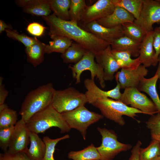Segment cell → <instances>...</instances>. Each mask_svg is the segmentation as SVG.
<instances>
[{
    "mask_svg": "<svg viewBox=\"0 0 160 160\" xmlns=\"http://www.w3.org/2000/svg\"><path fill=\"white\" fill-rule=\"evenodd\" d=\"M84 83L87 90L85 94L87 103L89 104L92 105L97 100L104 98H109L117 100L120 98L121 93L120 91V86L118 83L113 89L106 91L99 88L94 81L91 79H85Z\"/></svg>",
    "mask_w": 160,
    "mask_h": 160,
    "instance_id": "cell-15",
    "label": "cell"
},
{
    "mask_svg": "<svg viewBox=\"0 0 160 160\" xmlns=\"http://www.w3.org/2000/svg\"><path fill=\"white\" fill-rule=\"evenodd\" d=\"M45 45L39 40L30 46L26 47L27 61L34 67L39 65L44 61Z\"/></svg>",
    "mask_w": 160,
    "mask_h": 160,
    "instance_id": "cell-22",
    "label": "cell"
},
{
    "mask_svg": "<svg viewBox=\"0 0 160 160\" xmlns=\"http://www.w3.org/2000/svg\"><path fill=\"white\" fill-rule=\"evenodd\" d=\"M46 28L37 22H34L29 24L26 30L30 34L36 37H40L44 34Z\"/></svg>",
    "mask_w": 160,
    "mask_h": 160,
    "instance_id": "cell-38",
    "label": "cell"
},
{
    "mask_svg": "<svg viewBox=\"0 0 160 160\" xmlns=\"http://www.w3.org/2000/svg\"><path fill=\"white\" fill-rule=\"evenodd\" d=\"M116 7L124 9L132 14L135 19L138 18L142 7L143 0H113Z\"/></svg>",
    "mask_w": 160,
    "mask_h": 160,
    "instance_id": "cell-31",
    "label": "cell"
},
{
    "mask_svg": "<svg viewBox=\"0 0 160 160\" xmlns=\"http://www.w3.org/2000/svg\"><path fill=\"white\" fill-rule=\"evenodd\" d=\"M3 78L0 77V105L4 103L5 101L7 96L8 92L5 88L4 85L2 84Z\"/></svg>",
    "mask_w": 160,
    "mask_h": 160,
    "instance_id": "cell-42",
    "label": "cell"
},
{
    "mask_svg": "<svg viewBox=\"0 0 160 160\" xmlns=\"http://www.w3.org/2000/svg\"><path fill=\"white\" fill-rule=\"evenodd\" d=\"M158 76L156 73L152 77L146 79L144 78L140 82L137 88L140 92L147 93L150 97L160 114V98L156 89V84Z\"/></svg>",
    "mask_w": 160,
    "mask_h": 160,
    "instance_id": "cell-19",
    "label": "cell"
},
{
    "mask_svg": "<svg viewBox=\"0 0 160 160\" xmlns=\"http://www.w3.org/2000/svg\"><path fill=\"white\" fill-rule=\"evenodd\" d=\"M87 103L85 93L73 87L61 90H55L51 105L60 113L72 111Z\"/></svg>",
    "mask_w": 160,
    "mask_h": 160,
    "instance_id": "cell-5",
    "label": "cell"
},
{
    "mask_svg": "<svg viewBox=\"0 0 160 160\" xmlns=\"http://www.w3.org/2000/svg\"><path fill=\"white\" fill-rule=\"evenodd\" d=\"M148 71L146 67L140 65L135 69L121 68L115 75L116 82L121 89L133 87L137 88L140 81L146 76Z\"/></svg>",
    "mask_w": 160,
    "mask_h": 160,
    "instance_id": "cell-12",
    "label": "cell"
},
{
    "mask_svg": "<svg viewBox=\"0 0 160 160\" xmlns=\"http://www.w3.org/2000/svg\"><path fill=\"white\" fill-rule=\"evenodd\" d=\"M12 29L11 25L7 24L3 21L0 20V33H1L3 31H5L7 29Z\"/></svg>",
    "mask_w": 160,
    "mask_h": 160,
    "instance_id": "cell-43",
    "label": "cell"
},
{
    "mask_svg": "<svg viewBox=\"0 0 160 160\" xmlns=\"http://www.w3.org/2000/svg\"><path fill=\"white\" fill-rule=\"evenodd\" d=\"M97 129L102 136V143L97 147L100 156V160H113L119 153L132 148L130 144L119 142L117 134L113 130L99 127Z\"/></svg>",
    "mask_w": 160,
    "mask_h": 160,
    "instance_id": "cell-7",
    "label": "cell"
},
{
    "mask_svg": "<svg viewBox=\"0 0 160 160\" xmlns=\"http://www.w3.org/2000/svg\"><path fill=\"white\" fill-rule=\"evenodd\" d=\"M68 157L73 160H100V156L97 147L91 144L81 150L70 152Z\"/></svg>",
    "mask_w": 160,
    "mask_h": 160,
    "instance_id": "cell-27",
    "label": "cell"
},
{
    "mask_svg": "<svg viewBox=\"0 0 160 160\" xmlns=\"http://www.w3.org/2000/svg\"><path fill=\"white\" fill-rule=\"evenodd\" d=\"M30 132L26 123L21 118L15 125L7 151L13 153H26L30 143Z\"/></svg>",
    "mask_w": 160,
    "mask_h": 160,
    "instance_id": "cell-11",
    "label": "cell"
},
{
    "mask_svg": "<svg viewBox=\"0 0 160 160\" xmlns=\"http://www.w3.org/2000/svg\"><path fill=\"white\" fill-rule=\"evenodd\" d=\"M89 51L81 45L74 42L61 55V57L65 63L75 64L79 61Z\"/></svg>",
    "mask_w": 160,
    "mask_h": 160,
    "instance_id": "cell-24",
    "label": "cell"
},
{
    "mask_svg": "<svg viewBox=\"0 0 160 160\" xmlns=\"http://www.w3.org/2000/svg\"><path fill=\"white\" fill-rule=\"evenodd\" d=\"M124 36L136 41L141 42L146 33L140 26L134 22H127L121 25Z\"/></svg>",
    "mask_w": 160,
    "mask_h": 160,
    "instance_id": "cell-29",
    "label": "cell"
},
{
    "mask_svg": "<svg viewBox=\"0 0 160 160\" xmlns=\"http://www.w3.org/2000/svg\"><path fill=\"white\" fill-rule=\"evenodd\" d=\"M152 140L147 147L140 148V160H154L160 156V142L155 139L152 138Z\"/></svg>",
    "mask_w": 160,
    "mask_h": 160,
    "instance_id": "cell-32",
    "label": "cell"
},
{
    "mask_svg": "<svg viewBox=\"0 0 160 160\" xmlns=\"http://www.w3.org/2000/svg\"><path fill=\"white\" fill-rule=\"evenodd\" d=\"M153 31V47L155 52V60L158 63V58L160 54V26L156 27Z\"/></svg>",
    "mask_w": 160,
    "mask_h": 160,
    "instance_id": "cell-40",
    "label": "cell"
},
{
    "mask_svg": "<svg viewBox=\"0 0 160 160\" xmlns=\"http://www.w3.org/2000/svg\"><path fill=\"white\" fill-rule=\"evenodd\" d=\"M152 138L155 139H160V137H151Z\"/></svg>",
    "mask_w": 160,
    "mask_h": 160,
    "instance_id": "cell-46",
    "label": "cell"
},
{
    "mask_svg": "<svg viewBox=\"0 0 160 160\" xmlns=\"http://www.w3.org/2000/svg\"><path fill=\"white\" fill-rule=\"evenodd\" d=\"M80 27L110 44L115 40L124 36L121 25L114 28H108L100 25L96 21H94L87 23H82Z\"/></svg>",
    "mask_w": 160,
    "mask_h": 160,
    "instance_id": "cell-14",
    "label": "cell"
},
{
    "mask_svg": "<svg viewBox=\"0 0 160 160\" xmlns=\"http://www.w3.org/2000/svg\"><path fill=\"white\" fill-rule=\"evenodd\" d=\"M142 143L140 140L137 141L131 151V154L129 160H140V151Z\"/></svg>",
    "mask_w": 160,
    "mask_h": 160,
    "instance_id": "cell-41",
    "label": "cell"
},
{
    "mask_svg": "<svg viewBox=\"0 0 160 160\" xmlns=\"http://www.w3.org/2000/svg\"><path fill=\"white\" fill-rule=\"evenodd\" d=\"M115 7L113 0H98L92 5L87 6L81 22L85 23L97 21L112 13Z\"/></svg>",
    "mask_w": 160,
    "mask_h": 160,
    "instance_id": "cell-13",
    "label": "cell"
},
{
    "mask_svg": "<svg viewBox=\"0 0 160 160\" xmlns=\"http://www.w3.org/2000/svg\"><path fill=\"white\" fill-rule=\"evenodd\" d=\"M147 33L141 42L138 57L141 64L145 67L156 66L158 63L155 60V52L153 47V31Z\"/></svg>",
    "mask_w": 160,
    "mask_h": 160,
    "instance_id": "cell-17",
    "label": "cell"
},
{
    "mask_svg": "<svg viewBox=\"0 0 160 160\" xmlns=\"http://www.w3.org/2000/svg\"><path fill=\"white\" fill-rule=\"evenodd\" d=\"M153 139V138H152ZM156 139V140H158L160 142V139Z\"/></svg>",
    "mask_w": 160,
    "mask_h": 160,
    "instance_id": "cell-48",
    "label": "cell"
},
{
    "mask_svg": "<svg viewBox=\"0 0 160 160\" xmlns=\"http://www.w3.org/2000/svg\"><path fill=\"white\" fill-rule=\"evenodd\" d=\"M14 128L15 126L0 128V147L4 152L7 151Z\"/></svg>",
    "mask_w": 160,
    "mask_h": 160,
    "instance_id": "cell-36",
    "label": "cell"
},
{
    "mask_svg": "<svg viewBox=\"0 0 160 160\" xmlns=\"http://www.w3.org/2000/svg\"><path fill=\"white\" fill-rule=\"evenodd\" d=\"M50 9L57 17L70 20L69 9L71 0H49Z\"/></svg>",
    "mask_w": 160,
    "mask_h": 160,
    "instance_id": "cell-28",
    "label": "cell"
},
{
    "mask_svg": "<svg viewBox=\"0 0 160 160\" xmlns=\"http://www.w3.org/2000/svg\"><path fill=\"white\" fill-rule=\"evenodd\" d=\"M23 8L25 13L42 17L49 15L51 11L49 0H30Z\"/></svg>",
    "mask_w": 160,
    "mask_h": 160,
    "instance_id": "cell-23",
    "label": "cell"
},
{
    "mask_svg": "<svg viewBox=\"0 0 160 160\" xmlns=\"http://www.w3.org/2000/svg\"><path fill=\"white\" fill-rule=\"evenodd\" d=\"M92 105L100 110L104 117L121 126L125 124L123 116L135 119L137 114H145L142 111L129 106L119 100L109 98L97 100Z\"/></svg>",
    "mask_w": 160,
    "mask_h": 160,
    "instance_id": "cell-4",
    "label": "cell"
},
{
    "mask_svg": "<svg viewBox=\"0 0 160 160\" xmlns=\"http://www.w3.org/2000/svg\"><path fill=\"white\" fill-rule=\"evenodd\" d=\"M84 0H71L69 9L70 20L78 23L87 7Z\"/></svg>",
    "mask_w": 160,
    "mask_h": 160,
    "instance_id": "cell-33",
    "label": "cell"
},
{
    "mask_svg": "<svg viewBox=\"0 0 160 160\" xmlns=\"http://www.w3.org/2000/svg\"><path fill=\"white\" fill-rule=\"evenodd\" d=\"M154 160H160V156L158 157Z\"/></svg>",
    "mask_w": 160,
    "mask_h": 160,
    "instance_id": "cell-47",
    "label": "cell"
},
{
    "mask_svg": "<svg viewBox=\"0 0 160 160\" xmlns=\"http://www.w3.org/2000/svg\"><path fill=\"white\" fill-rule=\"evenodd\" d=\"M134 23L141 27L146 33L153 30V25L160 23V0H143L139 18Z\"/></svg>",
    "mask_w": 160,
    "mask_h": 160,
    "instance_id": "cell-10",
    "label": "cell"
},
{
    "mask_svg": "<svg viewBox=\"0 0 160 160\" xmlns=\"http://www.w3.org/2000/svg\"><path fill=\"white\" fill-rule=\"evenodd\" d=\"M26 124L30 132L37 134L44 133L53 127L59 128L61 133L68 132L71 129L62 114L51 104L33 115Z\"/></svg>",
    "mask_w": 160,
    "mask_h": 160,
    "instance_id": "cell-3",
    "label": "cell"
},
{
    "mask_svg": "<svg viewBox=\"0 0 160 160\" xmlns=\"http://www.w3.org/2000/svg\"><path fill=\"white\" fill-rule=\"evenodd\" d=\"M95 60L94 53L89 51L78 63L69 66V68L71 70L73 77L76 79V84L81 82L80 77L82 73L88 70L91 73V79L94 81L95 77H97L101 87H105V84L103 69Z\"/></svg>",
    "mask_w": 160,
    "mask_h": 160,
    "instance_id": "cell-8",
    "label": "cell"
},
{
    "mask_svg": "<svg viewBox=\"0 0 160 160\" xmlns=\"http://www.w3.org/2000/svg\"><path fill=\"white\" fill-rule=\"evenodd\" d=\"M29 1L30 0H16L15 2L18 6L23 8L28 4Z\"/></svg>",
    "mask_w": 160,
    "mask_h": 160,
    "instance_id": "cell-44",
    "label": "cell"
},
{
    "mask_svg": "<svg viewBox=\"0 0 160 160\" xmlns=\"http://www.w3.org/2000/svg\"><path fill=\"white\" fill-rule=\"evenodd\" d=\"M30 145L25 153L32 160H42L46 151V145L38 134L30 131Z\"/></svg>",
    "mask_w": 160,
    "mask_h": 160,
    "instance_id": "cell-20",
    "label": "cell"
},
{
    "mask_svg": "<svg viewBox=\"0 0 160 160\" xmlns=\"http://www.w3.org/2000/svg\"><path fill=\"white\" fill-rule=\"evenodd\" d=\"M158 65L156 73L158 76V79L159 81V89L160 91V54L159 55L158 58Z\"/></svg>",
    "mask_w": 160,
    "mask_h": 160,
    "instance_id": "cell-45",
    "label": "cell"
},
{
    "mask_svg": "<svg viewBox=\"0 0 160 160\" xmlns=\"http://www.w3.org/2000/svg\"><path fill=\"white\" fill-rule=\"evenodd\" d=\"M119 100L142 111L145 114L152 116L158 113L152 100L136 87L125 88Z\"/></svg>",
    "mask_w": 160,
    "mask_h": 160,
    "instance_id": "cell-9",
    "label": "cell"
},
{
    "mask_svg": "<svg viewBox=\"0 0 160 160\" xmlns=\"http://www.w3.org/2000/svg\"><path fill=\"white\" fill-rule=\"evenodd\" d=\"M110 44L104 49L95 54L96 62L103 68L105 81H112L115 73L121 68L111 53Z\"/></svg>",
    "mask_w": 160,
    "mask_h": 160,
    "instance_id": "cell-16",
    "label": "cell"
},
{
    "mask_svg": "<svg viewBox=\"0 0 160 160\" xmlns=\"http://www.w3.org/2000/svg\"><path fill=\"white\" fill-rule=\"evenodd\" d=\"M0 160H32L25 153H13L7 151L0 154Z\"/></svg>",
    "mask_w": 160,
    "mask_h": 160,
    "instance_id": "cell-39",
    "label": "cell"
},
{
    "mask_svg": "<svg viewBox=\"0 0 160 160\" xmlns=\"http://www.w3.org/2000/svg\"><path fill=\"white\" fill-rule=\"evenodd\" d=\"M61 114L70 127L78 130L84 140L88 127L104 117L102 115L90 111L84 105Z\"/></svg>",
    "mask_w": 160,
    "mask_h": 160,
    "instance_id": "cell-6",
    "label": "cell"
},
{
    "mask_svg": "<svg viewBox=\"0 0 160 160\" xmlns=\"http://www.w3.org/2000/svg\"><path fill=\"white\" fill-rule=\"evenodd\" d=\"M146 124L150 130L151 137H160V114L157 113L151 116Z\"/></svg>",
    "mask_w": 160,
    "mask_h": 160,
    "instance_id": "cell-37",
    "label": "cell"
},
{
    "mask_svg": "<svg viewBox=\"0 0 160 160\" xmlns=\"http://www.w3.org/2000/svg\"><path fill=\"white\" fill-rule=\"evenodd\" d=\"M5 31L8 37L21 42L26 47L30 46L39 40L36 37L32 38L24 34H19L16 31L11 29H7Z\"/></svg>",
    "mask_w": 160,
    "mask_h": 160,
    "instance_id": "cell-35",
    "label": "cell"
},
{
    "mask_svg": "<svg viewBox=\"0 0 160 160\" xmlns=\"http://www.w3.org/2000/svg\"><path fill=\"white\" fill-rule=\"evenodd\" d=\"M52 41L45 45L46 53L49 54L55 52L64 53L71 46L73 41L65 37L57 35H50Z\"/></svg>",
    "mask_w": 160,
    "mask_h": 160,
    "instance_id": "cell-25",
    "label": "cell"
},
{
    "mask_svg": "<svg viewBox=\"0 0 160 160\" xmlns=\"http://www.w3.org/2000/svg\"><path fill=\"white\" fill-rule=\"evenodd\" d=\"M111 53L121 68L135 69L141 64L138 57L133 59L128 52L112 49Z\"/></svg>",
    "mask_w": 160,
    "mask_h": 160,
    "instance_id": "cell-26",
    "label": "cell"
},
{
    "mask_svg": "<svg viewBox=\"0 0 160 160\" xmlns=\"http://www.w3.org/2000/svg\"><path fill=\"white\" fill-rule=\"evenodd\" d=\"M42 17L49 27V36L57 35L68 38L94 54L110 44L84 30L78 23L61 19L54 14Z\"/></svg>",
    "mask_w": 160,
    "mask_h": 160,
    "instance_id": "cell-1",
    "label": "cell"
},
{
    "mask_svg": "<svg viewBox=\"0 0 160 160\" xmlns=\"http://www.w3.org/2000/svg\"><path fill=\"white\" fill-rule=\"evenodd\" d=\"M133 15L121 7H116L111 14L96 21L100 25L108 28H112L127 23H133Z\"/></svg>",
    "mask_w": 160,
    "mask_h": 160,
    "instance_id": "cell-18",
    "label": "cell"
},
{
    "mask_svg": "<svg viewBox=\"0 0 160 160\" xmlns=\"http://www.w3.org/2000/svg\"><path fill=\"white\" fill-rule=\"evenodd\" d=\"M51 82L32 90L22 103L19 113L26 122L34 114L51 104L55 90Z\"/></svg>",
    "mask_w": 160,
    "mask_h": 160,
    "instance_id": "cell-2",
    "label": "cell"
},
{
    "mask_svg": "<svg viewBox=\"0 0 160 160\" xmlns=\"http://www.w3.org/2000/svg\"><path fill=\"white\" fill-rule=\"evenodd\" d=\"M17 119L16 111L9 108L5 103L0 105V128L15 126Z\"/></svg>",
    "mask_w": 160,
    "mask_h": 160,
    "instance_id": "cell-30",
    "label": "cell"
},
{
    "mask_svg": "<svg viewBox=\"0 0 160 160\" xmlns=\"http://www.w3.org/2000/svg\"><path fill=\"white\" fill-rule=\"evenodd\" d=\"M69 137L70 136L68 134L55 139L50 138L47 136L44 137L42 140L45 144L46 148L42 160H55L54 157V153L57 144L60 141Z\"/></svg>",
    "mask_w": 160,
    "mask_h": 160,
    "instance_id": "cell-34",
    "label": "cell"
},
{
    "mask_svg": "<svg viewBox=\"0 0 160 160\" xmlns=\"http://www.w3.org/2000/svg\"><path fill=\"white\" fill-rule=\"evenodd\" d=\"M141 42L124 36L114 40L111 44L112 49L129 53L132 56L138 57Z\"/></svg>",
    "mask_w": 160,
    "mask_h": 160,
    "instance_id": "cell-21",
    "label": "cell"
}]
</instances>
